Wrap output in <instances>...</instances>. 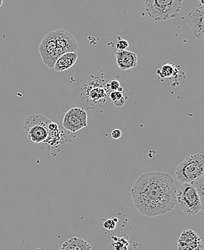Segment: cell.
<instances>
[{"mask_svg": "<svg viewBox=\"0 0 204 250\" xmlns=\"http://www.w3.org/2000/svg\"><path fill=\"white\" fill-rule=\"evenodd\" d=\"M56 43L63 54L67 52H75L78 45L76 40L69 32L63 29H57L53 31Z\"/></svg>", "mask_w": 204, "mask_h": 250, "instance_id": "30bf717a", "label": "cell"}, {"mask_svg": "<svg viewBox=\"0 0 204 250\" xmlns=\"http://www.w3.org/2000/svg\"><path fill=\"white\" fill-rule=\"evenodd\" d=\"M110 89L113 90V91H115L118 89L119 87H120V84H119V81H116V80H113V81H111L110 83Z\"/></svg>", "mask_w": 204, "mask_h": 250, "instance_id": "44dd1931", "label": "cell"}, {"mask_svg": "<svg viewBox=\"0 0 204 250\" xmlns=\"http://www.w3.org/2000/svg\"><path fill=\"white\" fill-rule=\"evenodd\" d=\"M187 22L191 28L193 35L200 40L204 39V6L193 9L187 16Z\"/></svg>", "mask_w": 204, "mask_h": 250, "instance_id": "9c48e42d", "label": "cell"}, {"mask_svg": "<svg viewBox=\"0 0 204 250\" xmlns=\"http://www.w3.org/2000/svg\"><path fill=\"white\" fill-rule=\"evenodd\" d=\"M176 202L184 213L189 215L197 214L204 210L195 188L190 183H183L176 192Z\"/></svg>", "mask_w": 204, "mask_h": 250, "instance_id": "5b68a950", "label": "cell"}, {"mask_svg": "<svg viewBox=\"0 0 204 250\" xmlns=\"http://www.w3.org/2000/svg\"><path fill=\"white\" fill-rule=\"evenodd\" d=\"M190 184L196 189L198 195L200 197L201 201L204 206V175L201 177L200 178L193 181Z\"/></svg>", "mask_w": 204, "mask_h": 250, "instance_id": "5bb4252c", "label": "cell"}, {"mask_svg": "<svg viewBox=\"0 0 204 250\" xmlns=\"http://www.w3.org/2000/svg\"><path fill=\"white\" fill-rule=\"evenodd\" d=\"M88 125V115L83 108H72L65 114L63 127L71 132H76Z\"/></svg>", "mask_w": 204, "mask_h": 250, "instance_id": "ba28073f", "label": "cell"}, {"mask_svg": "<svg viewBox=\"0 0 204 250\" xmlns=\"http://www.w3.org/2000/svg\"><path fill=\"white\" fill-rule=\"evenodd\" d=\"M113 103V104H114V106H117V107H122L125 103V98H121V99H118V100L114 101Z\"/></svg>", "mask_w": 204, "mask_h": 250, "instance_id": "7402d4cb", "label": "cell"}, {"mask_svg": "<svg viewBox=\"0 0 204 250\" xmlns=\"http://www.w3.org/2000/svg\"><path fill=\"white\" fill-rule=\"evenodd\" d=\"M128 242L124 241L123 239H117V241H114L113 247L115 250H125L128 248Z\"/></svg>", "mask_w": 204, "mask_h": 250, "instance_id": "2e32d148", "label": "cell"}, {"mask_svg": "<svg viewBox=\"0 0 204 250\" xmlns=\"http://www.w3.org/2000/svg\"><path fill=\"white\" fill-rule=\"evenodd\" d=\"M3 4V0H0V7H1V5H2Z\"/></svg>", "mask_w": 204, "mask_h": 250, "instance_id": "cb8c5ba5", "label": "cell"}, {"mask_svg": "<svg viewBox=\"0 0 204 250\" xmlns=\"http://www.w3.org/2000/svg\"><path fill=\"white\" fill-rule=\"evenodd\" d=\"M78 60V54L75 52H67L62 54L54 64L53 68L57 72H63L72 67Z\"/></svg>", "mask_w": 204, "mask_h": 250, "instance_id": "4fadbf2b", "label": "cell"}, {"mask_svg": "<svg viewBox=\"0 0 204 250\" xmlns=\"http://www.w3.org/2000/svg\"><path fill=\"white\" fill-rule=\"evenodd\" d=\"M178 250H202V238L193 230H185L178 239Z\"/></svg>", "mask_w": 204, "mask_h": 250, "instance_id": "8fae6325", "label": "cell"}, {"mask_svg": "<svg viewBox=\"0 0 204 250\" xmlns=\"http://www.w3.org/2000/svg\"><path fill=\"white\" fill-rule=\"evenodd\" d=\"M117 219L113 218V219H107L105 222L104 223V227L107 230H113L116 228L117 226Z\"/></svg>", "mask_w": 204, "mask_h": 250, "instance_id": "ac0fdd59", "label": "cell"}, {"mask_svg": "<svg viewBox=\"0 0 204 250\" xmlns=\"http://www.w3.org/2000/svg\"><path fill=\"white\" fill-rule=\"evenodd\" d=\"M116 60L119 68L122 71L134 68L137 65V57L136 53L130 51H117Z\"/></svg>", "mask_w": 204, "mask_h": 250, "instance_id": "7c38bea8", "label": "cell"}, {"mask_svg": "<svg viewBox=\"0 0 204 250\" xmlns=\"http://www.w3.org/2000/svg\"><path fill=\"white\" fill-rule=\"evenodd\" d=\"M48 130L47 138L41 143L40 150L45 155L54 156L66 148L69 139L67 132L57 123L51 121L48 125Z\"/></svg>", "mask_w": 204, "mask_h": 250, "instance_id": "277c9868", "label": "cell"}, {"mask_svg": "<svg viewBox=\"0 0 204 250\" xmlns=\"http://www.w3.org/2000/svg\"><path fill=\"white\" fill-rule=\"evenodd\" d=\"M115 46L117 51L126 50L129 46V43H128V41L119 38L118 41L116 42Z\"/></svg>", "mask_w": 204, "mask_h": 250, "instance_id": "e0dca14e", "label": "cell"}, {"mask_svg": "<svg viewBox=\"0 0 204 250\" xmlns=\"http://www.w3.org/2000/svg\"><path fill=\"white\" fill-rule=\"evenodd\" d=\"M176 72V68L172 64H165L161 67V70H157L159 76L161 78H170Z\"/></svg>", "mask_w": 204, "mask_h": 250, "instance_id": "9a60e30c", "label": "cell"}, {"mask_svg": "<svg viewBox=\"0 0 204 250\" xmlns=\"http://www.w3.org/2000/svg\"><path fill=\"white\" fill-rule=\"evenodd\" d=\"M176 186L172 176L161 171L140 175L131 189L136 208L141 214L155 217L166 214L176 205Z\"/></svg>", "mask_w": 204, "mask_h": 250, "instance_id": "6da1fadb", "label": "cell"}, {"mask_svg": "<svg viewBox=\"0 0 204 250\" xmlns=\"http://www.w3.org/2000/svg\"><path fill=\"white\" fill-rule=\"evenodd\" d=\"M117 91L121 92V93H122V91H123V88H121V87H119L118 89L117 90Z\"/></svg>", "mask_w": 204, "mask_h": 250, "instance_id": "603a6c76", "label": "cell"}, {"mask_svg": "<svg viewBox=\"0 0 204 250\" xmlns=\"http://www.w3.org/2000/svg\"><path fill=\"white\" fill-rule=\"evenodd\" d=\"M204 175V156L201 153L188 155L177 167L175 177L181 183H191Z\"/></svg>", "mask_w": 204, "mask_h": 250, "instance_id": "3957f363", "label": "cell"}, {"mask_svg": "<svg viewBox=\"0 0 204 250\" xmlns=\"http://www.w3.org/2000/svg\"><path fill=\"white\" fill-rule=\"evenodd\" d=\"M39 52L44 64L49 68H53L57 59L63 54L56 43L53 31L44 36L39 44Z\"/></svg>", "mask_w": 204, "mask_h": 250, "instance_id": "52a82bcc", "label": "cell"}, {"mask_svg": "<svg viewBox=\"0 0 204 250\" xmlns=\"http://www.w3.org/2000/svg\"><path fill=\"white\" fill-rule=\"evenodd\" d=\"M110 97V99L112 100V102H114V101L118 100V99L123 97V95H122V93H121V92L115 90V91L112 92Z\"/></svg>", "mask_w": 204, "mask_h": 250, "instance_id": "d6986e66", "label": "cell"}, {"mask_svg": "<svg viewBox=\"0 0 204 250\" xmlns=\"http://www.w3.org/2000/svg\"><path fill=\"white\" fill-rule=\"evenodd\" d=\"M183 0H145L144 10L156 21H166L179 16Z\"/></svg>", "mask_w": 204, "mask_h": 250, "instance_id": "7a4b0ae2", "label": "cell"}, {"mask_svg": "<svg viewBox=\"0 0 204 250\" xmlns=\"http://www.w3.org/2000/svg\"><path fill=\"white\" fill-rule=\"evenodd\" d=\"M111 136L113 139H119V138H120L121 136H122V132H121L120 129H114V130L112 131Z\"/></svg>", "mask_w": 204, "mask_h": 250, "instance_id": "ffe728a7", "label": "cell"}, {"mask_svg": "<svg viewBox=\"0 0 204 250\" xmlns=\"http://www.w3.org/2000/svg\"><path fill=\"white\" fill-rule=\"evenodd\" d=\"M50 122L39 114H33L27 117L24 123V130L28 139L36 144L45 142L49 133L48 125Z\"/></svg>", "mask_w": 204, "mask_h": 250, "instance_id": "8992f818", "label": "cell"}]
</instances>
